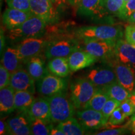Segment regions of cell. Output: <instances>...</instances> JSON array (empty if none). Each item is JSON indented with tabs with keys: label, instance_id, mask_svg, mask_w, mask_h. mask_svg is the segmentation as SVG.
<instances>
[{
	"label": "cell",
	"instance_id": "26",
	"mask_svg": "<svg viewBox=\"0 0 135 135\" xmlns=\"http://www.w3.org/2000/svg\"><path fill=\"white\" fill-rule=\"evenodd\" d=\"M57 127L63 131L65 135H82L84 134L85 130L80 123L73 117L59 123Z\"/></svg>",
	"mask_w": 135,
	"mask_h": 135
},
{
	"label": "cell",
	"instance_id": "13",
	"mask_svg": "<svg viewBox=\"0 0 135 135\" xmlns=\"http://www.w3.org/2000/svg\"><path fill=\"white\" fill-rule=\"evenodd\" d=\"M114 55L118 63L135 69V46L126 40L119 39L116 41Z\"/></svg>",
	"mask_w": 135,
	"mask_h": 135
},
{
	"label": "cell",
	"instance_id": "14",
	"mask_svg": "<svg viewBox=\"0 0 135 135\" xmlns=\"http://www.w3.org/2000/svg\"><path fill=\"white\" fill-rule=\"evenodd\" d=\"M35 80L30 75L27 70L20 68L11 75L9 85L15 91H27L35 94Z\"/></svg>",
	"mask_w": 135,
	"mask_h": 135
},
{
	"label": "cell",
	"instance_id": "11",
	"mask_svg": "<svg viewBox=\"0 0 135 135\" xmlns=\"http://www.w3.org/2000/svg\"><path fill=\"white\" fill-rule=\"evenodd\" d=\"M86 78L96 87L99 88H103L118 82L115 71L111 68H96L92 69L88 72Z\"/></svg>",
	"mask_w": 135,
	"mask_h": 135
},
{
	"label": "cell",
	"instance_id": "5",
	"mask_svg": "<svg viewBox=\"0 0 135 135\" xmlns=\"http://www.w3.org/2000/svg\"><path fill=\"white\" fill-rule=\"evenodd\" d=\"M83 40V50L94 56L98 60H108L112 57H115L116 41L98 39H84Z\"/></svg>",
	"mask_w": 135,
	"mask_h": 135
},
{
	"label": "cell",
	"instance_id": "27",
	"mask_svg": "<svg viewBox=\"0 0 135 135\" xmlns=\"http://www.w3.org/2000/svg\"><path fill=\"white\" fill-rule=\"evenodd\" d=\"M103 89L108 94L110 98L114 99L119 102H122L129 98L131 96V93L122 86L118 82L107 86Z\"/></svg>",
	"mask_w": 135,
	"mask_h": 135
},
{
	"label": "cell",
	"instance_id": "43",
	"mask_svg": "<svg viewBox=\"0 0 135 135\" xmlns=\"http://www.w3.org/2000/svg\"><path fill=\"white\" fill-rule=\"evenodd\" d=\"M69 4L73 6H77L79 4L81 0H67Z\"/></svg>",
	"mask_w": 135,
	"mask_h": 135
},
{
	"label": "cell",
	"instance_id": "1",
	"mask_svg": "<svg viewBox=\"0 0 135 135\" xmlns=\"http://www.w3.org/2000/svg\"><path fill=\"white\" fill-rule=\"evenodd\" d=\"M75 35L82 40L98 39L117 41L122 38L123 33L120 26L101 25L81 27L76 30Z\"/></svg>",
	"mask_w": 135,
	"mask_h": 135
},
{
	"label": "cell",
	"instance_id": "9",
	"mask_svg": "<svg viewBox=\"0 0 135 135\" xmlns=\"http://www.w3.org/2000/svg\"><path fill=\"white\" fill-rule=\"evenodd\" d=\"M79 122L84 129L93 130L99 129L105 125L108 119L101 111L92 109H83L76 113Z\"/></svg>",
	"mask_w": 135,
	"mask_h": 135
},
{
	"label": "cell",
	"instance_id": "22",
	"mask_svg": "<svg viewBox=\"0 0 135 135\" xmlns=\"http://www.w3.org/2000/svg\"><path fill=\"white\" fill-rule=\"evenodd\" d=\"M15 91H16L10 85L0 89V111L1 115L11 113L15 109Z\"/></svg>",
	"mask_w": 135,
	"mask_h": 135
},
{
	"label": "cell",
	"instance_id": "29",
	"mask_svg": "<svg viewBox=\"0 0 135 135\" xmlns=\"http://www.w3.org/2000/svg\"><path fill=\"white\" fill-rule=\"evenodd\" d=\"M104 7L108 13L120 17L125 3L123 0H104Z\"/></svg>",
	"mask_w": 135,
	"mask_h": 135
},
{
	"label": "cell",
	"instance_id": "31",
	"mask_svg": "<svg viewBox=\"0 0 135 135\" xmlns=\"http://www.w3.org/2000/svg\"><path fill=\"white\" fill-rule=\"evenodd\" d=\"M126 117L127 116L123 112L120 107H118L111 114L108 121V123L111 126L119 125L124 122Z\"/></svg>",
	"mask_w": 135,
	"mask_h": 135
},
{
	"label": "cell",
	"instance_id": "39",
	"mask_svg": "<svg viewBox=\"0 0 135 135\" xmlns=\"http://www.w3.org/2000/svg\"><path fill=\"white\" fill-rule=\"evenodd\" d=\"M56 8H63L66 5L67 0H51Z\"/></svg>",
	"mask_w": 135,
	"mask_h": 135
},
{
	"label": "cell",
	"instance_id": "20",
	"mask_svg": "<svg viewBox=\"0 0 135 135\" xmlns=\"http://www.w3.org/2000/svg\"><path fill=\"white\" fill-rule=\"evenodd\" d=\"M114 71L118 82L128 91L132 92L135 84L134 70L125 65L118 63L114 66Z\"/></svg>",
	"mask_w": 135,
	"mask_h": 135
},
{
	"label": "cell",
	"instance_id": "35",
	"mask_svg": "<svg viewBox=\"0 0 135 135\" xmlns=\"http://www.w3.org/2000/svg\"><path fill=\"white\" fill-rule=\"evenodd\" d=\"M119 107L127 117L134 114V105L129 98L121 102Z\"/></svg>",
	"mask_w": 135,
	"mask_h": 135
},
{
	"label": "cell",
	"instance_id": "28",
	"mask_svg": "<svg viewBox=\"0 0 135 135\" xmlns=\"http://www.w3.org/2000/svg\"><path fill=\"white\" fill-rule=\"evenodd\" d=\"M53 127V126L51 123L40 119H32L31 134L50 135V131Z\"/></svg>",
	"mask_w": 135,
	"mask_h": 135
},
{
	"label": "cell",
	"instance_id": "18",
	"mask_svg": "<svg viewBox=\"0 0 135 135\" xmlns=\"http://www.w3.org/2000/svg\"><path fill=\"white\" fill-rule=\"evenodd\" d=\"M104 1V0H81L78 5V13L82 16L103 17L107 13Z\"/></svg>",
	"mask_w": 135,
	"mask_h": 135
},
{
	"label": "cell",
	"instance_id": "4",
	"mask_svg": "<svg viewBox=\"0 0 135 135\" xmlns=\"http://www.w3.org/2000/svg\"><path fill=\"white\" fill-rule=\"evenodd\" d=\"M95 86L87 78H78L70 85L71 99L76 108L84 109L96 91Z\"/></svg>",
	"mask_w": 135,
	"mask_h": 135
},
{
	"label": "cell",
	"instance_id": "42",
	"mask_svg": "<svg viewBox=\"0 0 135 135\" xmlns=\"http://www.w3.org/2000/svg\"><path fill=\"white\" fill-rule=\"evenodd\" d=\"M127 21L131 24H135V11L129 16Z\"/></svg>",
	"mask_w": 135,
	"mask_h": 135
},
{
	"label": "cell",
	"instance_id": "24",
	"mask_svg": "<svg viewBox=\"0 0 135 135\" xmlns=\"http://www.w3.org/2000/svg\"><path fill=\"white\" fill-rule=\"evenodd\" d=\"M36 99L33 94L27 91H16L15 94V109L27 111Z\"/></svg>",
	"mask_w": 135,
	"mask_h": 135
},
{
	"label": "cell",
	"instance_id": "37",
	"mask_svg": "<svg viewBox=\"0 0 135 135\" xmlns=\"http://www.w3.org/2000/svg\"><path fill=\"white\" fill-rule=\"evenodd\" d=\"M128 130L126 128H114V129H107L98 133H94V134L97 135H120L128 133Z\"/></svg>",
	"mask_w": 135,
	"mask_h": 135
},
{
	"label": "cell",
	"instance_id": "44",
	"mask_svg": "<svg viewBox=\"0 0 135 135\" xmlns=\"http://www.w3.org/2000/svg\"><path fill=\"white\" fill-rule=\"evenodd\" d=\"M129 98H130L131 101L133 102V105H134V114H135V91H133L131 93V96H130V97H129Z\"/></svg>",
	"mask_w": 135,
	"mask_h": 135
},
{
	"label": "cell",
	"instance_id": "40",
	"mask_svg": "<svg viewBox=\"0 0 135 135\" xmlns=\"http://www.w3.org/2000/svg\"><path fill=\"white\" fill-rule=\"evenodd\" d=\"M50 135H65V134L63 131L56 126V128L53 127L51 128L50 131Z\"/></svg>",
	"mask_w": 135,
	"mask_h": 135
},
{
	"label": "cell",
	"instance_id": "15",
	"mask_svg": "<svg viewBox=\"0 0 135 135\" xmlns=\"http://www.w3.org/2000/svg\"><path fill=\"white\" fill-rule=\"evenodd\" d=\"M71 71H77L91 66L98 59L84 50H78L68 57Z\"/></svg>",
	"mask_w": 135,
	"mask_h": 135
},
{
	"label": "cell",
	"instance_id": "19",
	"mask_svg": "<svg viewBox=\"0 0 135 135\" xmlns=\"http://www.w3.org/2000/svg\"><path fill=\"white\" fill-rule=\"evenodd\" d=\"M23 63L25 61L17 48L8 47L3 53L1 63L11 74L21 68Z\"/></svg>",
	"mask_w": 135,
	"mask_h": 135
},
{
	"label": "cell",
	"instance_id": "45",
	"mask_svg": "<svg viewBox=\"0 0 135 135\" xmlns=\"http://www.w3.org/2000/svg\"><path fill=\"white\" fill-rule=\"evenodd\" d=\"M131 127H132L133 132L135 133V115L131 119Z\"/></svg>",
	"mask_w": 135,
	"mask_h": 135
},
{
	"label": "cell",
	"instance_id": "46",
	"mask_svg": "<svg viewBox=\"0 0 135 135\" xmlns=\"http://www.w3.org/2000/svg\"><path fill=\"white\" fill-rule=\"evenodd\" d=\"M123 1H124V3H126V2H127V1H129V0H123Z\"/></svg>",
	"mask_w": 135,
	"mask_h": 135
},
{
	"label": "cell",
	"instance_id": "41",
	"mask_svg": "<svg viewBox=\"0 0 135 135\" xmlns=\"http://www.w3.org/2000/svg\"><path fill=\"white\" fill-rule=\"evenodd\" d=\"M5 44V38L4 36V33L2 29H1V36H0V51H1V54H2L3 50L4 49Z\"/></svg>",
	"mask_w": 135,
	"mask_h": 135
},
{
	"label": "cell",
	"instance_id": "3",
	"mask_svg": "<svg viewBox=\"0 0 135 135\" xmlns=\"http://www.w3.org/2000/svg\"><path fill=\"white\" fill-rule=\"evenodd\" d=\"M50 103L52 122L61 123L72 118L75 106L68 99L65 91L47 97Z\"/></svg>",
	"mask_w": 135,
	"mask_h": 135
},
{
	"label": "cell",
	"instance_id": "6",
	"mask_svg": "<svg viewBox=\"0 0 135 135\" xmlns=\"http://www.w3.org/2000/svg\"><path fill=\"white\" fill-rule=\"evenodd\" d=\"M80 49L77 40L73 38L58 39L48 43L45 55L46 58L51 60L55 58H68L72 53Z\"/></svg>",
	"mask_w": 135,
	"mask_h": 135
},
{
	"label": "cell",
	"instance_id": "36",
	"mask_svg": "<svg viewBox=\"0 0 135 135\" xmlns=\"http://www.w3.org/2000/svg\"><path fill=\"white\" fill-rule=\"evenodd\" d=\"M124 36L126 41L135 46V24L128 25L126 27Z\"/></svg>",
	"mask_w": 135,
	"mask_h": 135
},
{
	"label": "cell",
	"instance_id": "34",
	"mask_svg": "<svg viewBox=\"0 0 135 135\" xmlns=\"http://www.w3.org/2000/svg\"><path fill=\"white\" fill-rule=\"evenodd\" d=\"M135 11V0H129L125 3L119 18L127 20L129 16Z\"/></svg>",
	"mask_w": 135,
	"mask_h": 135
},
{
	"label": "cell",
	"instance_id": "7",
	"mask_svg": "<svg viewBox=\"0 0 135 135\" xmlns=\"http://www.w3.org/2000/svg\"><path fill=\"white\" fill-rule=\"evenodd\" d=\"M31 13L43 20L47 24H53L58 20L57 8L51 0H30Z\"/></svg>",
	"mask_w": 135,
	"mask_h": 135
},
{
	"label": "cell",
	"instance_id": "16",
	"mask_svg": "<svg viewBox=\"0 0 135 135\" xmlns=\"http://www.w3.org/2000/svg\"><path fill=\"white\" fill-rule=\"evenodd\" d=\"M33 15L31 12L12 8H7L3 15V25L8 30H13L24 23Z\"/></svg>",
	"mask_w": 135,
	"mask_h": 135
},
{
	"label": "cell",
	"instance_id": "17",
	"mask_svg": "<svg viewBox=\"0 0 135 135\" xmlns=\"http://www.w3.org/2000/svg\"><path fill=\"white\" fill-rule=\"evenodd\" d=\"M31 119H40L51 122L50 107L47 97L36 98L26 111Z\"/></svg>",
	"mask_w": 135,
	"mask_h": 135
},
{
	"label": "cell",
	"instance_id": "32",
	"mask_svg": "<svg viewBox=\"0 0 135 135\" xmlns=\"http://www.w3.org/2000/svg\"><path fill=\"white\" fill-rule=\"evenodd\" d=\"M6 3L9 8L31 12L30 0H6Z\"/></svg>",
	"mask_w": 135,
	"mask_h": 135
},
{
	"label": "cell",
	"instance_id": "12",
	"mask_svg": "<svg viewBox=\"0 0 135 135\" xmlns=\"http://www.w3.org/2000/svg\"><path fill=\"white\" fill-rule=\"evenodd\" d=\"M32 119L26 111H22L21 113L6 122L8 134L13 135L31 134V125Z\"/></svg>",
	"mask_w": 135,
	"mask_h": 135
},
{
	"label": "cell",
	"instance_id": "2",
	"mask_svg": "<svg viewBox=\"0 0 135 135\" xmlns=\"http://www.w3.org/2000/svg\"><path fill=\"white\" fill-rule=\"evenodd\" d=\"M46 25L43 20L33 15L20 26L9 30L8 36L14 41H21L30 38H41L45 33Z\"/></svg>",
	"mask_w": 135,
	"mask_h": 135
},
{
	"label": "cell",
	"instance_id": "21",
	"mask_svg": "<svg viewBox=\"0 0 135 135\" xmlns=\"http://www.w3.org/2000/svg\"><path fill=\"white\" fill-rule=\"evenodd\" d=\"M27 71L35 81H38L48 75V70L45 66V62L40 55L32 57L27 61Z\"/></svg>",
	"mask_w": 135,
	"mask_h": 135
},
{
	"label": "cell",
	"instance_id": "25",
	"mask_svg": "<svg viewBox=\"0 0 135 135\" xmlns=\"http://www.w3.org/2000/svg\"><path fill=\"white\" fill-rule=\"evenodd\" d=\"M109 98L108 94L103 89L98 88L91 98L89 99L84 106V109H92L101 111L104 104Z\"/></svg>",
	"mask_w": 135,
	"mask_h": 135
},
{
	"label": "cell",
	"instance_id": "8",
	"mask_svg": "<svg viewBox=\"0 0 135 135\" xmlns=\"http://www.w3.org/2000/svg\"><path fill=\"white\" fill-rule=\"evenodd\" d=\"M38 82L39 93L45 97L63 91L67 88L66 81L53 74L48 73Z\"/></svg>",
	"mask_w": 135,
	"mask_h": 135
},
{
	"label": "cell",
	"instance_id": "23",
	"mask_svg": "<svg viewBox=\"0 0 135 135\" xmlns=\"http://www.w3.org/2000/svg\"><path fill=\"white\" fill-rule=\"evenodd\" d=\"M48 68L52 74L61 78L67 76L71 71L68 58L64 57L51 59L48 62Z\"/></svg>",
	"mask_w": 135,
	"mask_h": 135
},
{
	"label": "cell",
	"instance_id": "38",
	"mask_svg": "<svg viewBox=\"0 0 135 135\" xmlns=\"http://www.w3.org/2000/svg\"><path fill=\"white\" fill-rule=\"evenodd\" d=\"M8 134V128L6 123H4V121L1 119L0 121V134L3 135Z\"/></svg>",
	"mask_w": 135,
	"mask_h": 135
},
{
	"label": "cell",
	"instance_id": "33",
	"mask_svg": "<svg viewBox=\"0 0 135 135\" xmlns=\"http://www.w3.org/2000/svg\"><path fill=\"white\" fill-rule=\"evenodd\" d=\"M11 75L9 71L3 66L0 65V89L9 86L11 80Z\"/></svg>",
	"mask_w": 135,
	"mask_h": 135
},
{
	"label": "cell",
	"instance_id": "10",
	"mask_svg": "<svg viewBox=\"0 0 135 135\" xmlns=\"http://www.w3.org/2000/svg\"><path fill=\"white\" fill-rule=\"evenodd\" d=\"M48 41L41 38H30L21 40L16 48L26 63L32 57L40 55L48 45Z\"/></svg>",
	"mask_w": 135,
	"mask_h": 135
},
{
	"label": "cell",
	"instance_id": "30",
	"mask_svg": "<svg viewBox=\"0 0 135 135\" xmlns=\"http://www.w3.org/2000/svg\"><path fill=\"white\" fill-rule=\"evenodd\" d=\"M120 104L121 102H119V101L109 98L105 103V104H104L103 108L102 110H101V113L103 114L104 117L108 120L111 114L113 113V112L117 108L119 107Z\"/></svg>",
	"mask_w": 135,
	"mask_h": 135
}]
</instances>
